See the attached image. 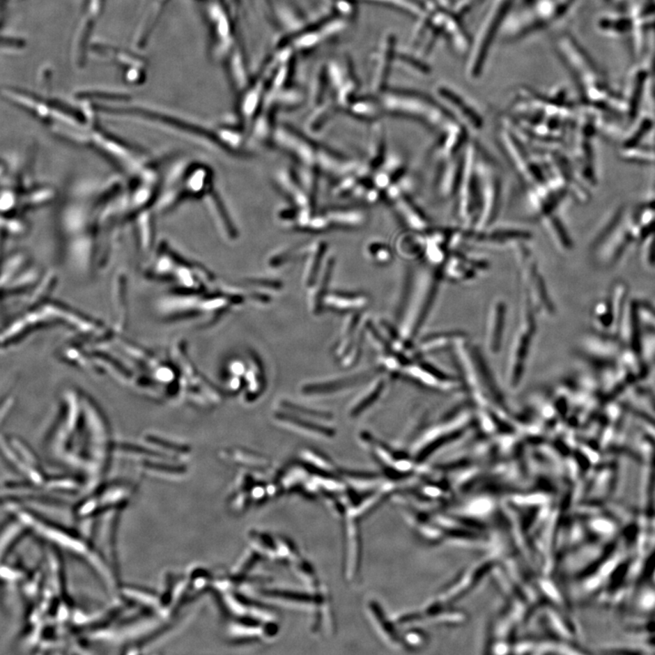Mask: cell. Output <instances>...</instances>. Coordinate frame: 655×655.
<instances>
[{
	"label": "cell",
	"instance_id": "obj_4",
	"mask_svg": "<svg viewBox=\"0 0 655 655\" xmlns=\"http://www.w3.org/2000/svg\"><path fill=\"white\" fill-rule=\"evenodd\" d=\"M478 145L469 141L463 153V171L455 198V216L461 229L472 231L476 222L475 160Z\"/></svg>",
	"mask_w": 655,
	"mask_h": 655
},
{
	"label": "cell",
	"instance_id": "obj_21",
	"mask_svg": "<svg viewBox=\"0 0 655 655\" xmlns=\"http://www.w3.org/2000/svg\"><path fill=\"white\" fill-rule=\"evenodd\" d=\"M365 378H367V375L360 374L344 380H330V382L316 384L312 383L311 385L305 386L303 392L308 395L330 394V392H337L353 388V387H356L357 384L362 383Z\"/></svg>",
	"mask_w": 655,
	"mask_h": 655
},
{
	"label": "cell",
	"instance_id": "obj_30",
	"mask_svg": "<svg viewBox=\"0 0 655 655\" xmlns=\"http://www.w3.org/2000/svg\"><path fill=\"white\" fill-rule=\"evenodd\" d=\"M652 125H653V122L648 120V118L642 121L641 125L635 130V132L631 134V135L628 137V139H625L624 148L638 146L640 141H642V138L646 135V133L650 130Z\"/></svg>",
	"mask_w": 655,
	"mask_h": 655
},
{
	"label": "cell",
	"instance_id": "obj_20",
	"mask_svg": "<svg viewBox=\"0 0 655 655\" xmlns=\"http://www.w3.org/2000/svg\"><path fill=\"white\" fill-rule=\"evenodd\" d=\"M426 241L424 232L410 231L406 232L399 238L397 240V251L403 257L409 260H417L424 258Z\"/></svg>",
	"mask_w": 655,
	"mask_h": 655
},
{
	"label": "cell",
	"instance_id": "obj_27",
	"mask_svg": "<svg viewBox=\"0 0 655 655\" xmlns=\"http://www.w3.org/2000/svg\"><path fill=\"white\" fill-rule=\"evenodd\" d=\"M622 157L634 162L655 163V148H639L638 146L625 148Z\"/></svg>",
	"mask_w": 655,
	"mask_h": 655
},
{
	"label": "cell",
	"instance_id": "obj_18",
	"mask_svg": "<svg viewBox=\"0 0 655 655\" xmlns=\"http://www.w3.org/2000/svg\"><path fill=\"white\" fill-rule=\"evenodd\" d=\"M541 219H543V224L546 233L552 240L553 245L560 252H567L571 251L573 248V241H571L570 235H569L567 229H565L562 219L555 213L543 217Z\"/></svg>",
	"mask_w": 655,
	"mask_h": 655
},
{
	"label": "cell",
	"instance_id": "obj_29",
	"mask_svg": "<svg viewBox=\"0 0 655 655\" xmlns=\"http://www.w3.org/2000/svg\"><path fill=\"white\" fill-rule=\"evenodd\" d=\"M302 248L300 249H284L282 251L274 253L269 259V265L270 268H281L285 266L294 260L299 254H302Z\"/></svg>",
	"mask_w": 655,
	"mask_h": 655
},
{
	"label": "cell",
	"instance_id": "obj_15",
	"mask_svg": "<svg viewBox=\"0 0 655 655\" xmlns=\"http://www.w3.org/2000/svg\"><path fill=\"white\" fill-rule=\"evenodd\" d=\"M370 299L364 293H330L324 299L323 305L335 311H358L368 305Z\"/></svg>",
	"mask_w": 655,
	"mask_h": 655
},
{
	"label": "cell",
	"instance_id": "obj_12",
	"mask_svg": "<svg viewBox=\"0 0 655 655\" xmlns=\"http://www.w3.org/2000/svg\"><path fill=\"white\" fill-rule=\"evenodd\" d=\"M463 153L438 163L439 168L437 169L434 186L440 199H448L455 196L463 171Z\"/></svg>",
	"mask_w": 655,
	"mask_h": 655
},
{
	"label": "cell",
	"instance_id": "obj_13",
	"mask_svg": "<svg viewBox=\"0 0 655 655\" xmlns=\"http://www.w3.org/2000/svg\"><path fill=\"white\" fill-rule=\"evenodd\" d=\"M276 186L293 202L295 207L302 210H314L315 202L307 194L300 185L296 174L290 171H282L276 175Z\"/></svg>",
	"mask_w": 655,
	"mask_h": 655
},
{
	"label": "cell",
	"instance_id": "obj_6",
	"mask_svg": "<svg viewBox=\"0 0 655 655\" xmlns=\"http://www.w3.org/2000/svg\"><path fill=\"white\" fill-rule=\"evenodd\" d=\"M532 239V232L517 226H490L481 231L464 229L463 244L475 248H517Z\"/></svg>",
	"mask_w": 655,
	"mask_h": 655
},
{
	"label": "cell",
	"instance_id": "obj_22",
	"mask_svg": "<svg viewBox=\"0 0 655 655\" xmlns=\"http://www.w3.org/2000/svg\"><path fill=\"white\" fill-rule=\"evenodd\" d=\"M384 387H385V383L382 379L376 380L372 383L351 403L349 408V415L350 416H357L363 410L367 409L371 404L379 398Z\"/></svg>",
	"mask_w": 655,
	"mask_h": 655
},
{
	"label": "cell",
	"instance_id": "obj_28",
	"mask_svg": "<svg viewBox=\"0 0 655 655\" xmlns=\"http://www.w3.org/2000/svg\"><path fill=\"white\" fill-rule=\"evenodd\" d=\"M646 79H647V73L645 71H641L636 77L629 107L630 117L632 118H635L637 112H638L640 101H641L642 93H644Z\"/></svg>",
	"mask_w": 655,
	"mask_h": 655
},
{
	"label": "cell",
	"instance_id": "obj_1",
	"mask_svg": "<svg viewBox=\"0 0 655 655\" xmlns=\"http://www.w3.org/2000/svg\"><path fill=\"white\" fill-rule=\"evenodd\" d=\"M378 101L383 112L413 118L436 132H442L456 122H460L443 104L417 92L395 89L384 91Z\"/></svg>",
	"mask_w": 655,
	"mask_h": 655
},
{
	"label": "cell",
	"instance_id": "obj_8",
	"mask_svg": "<svg viewBox=\"0 0 655 655\" xmlns=\"http://www.w3.org/2000/svg\"><path fill=\"white\" fill-rule=\"evenodd\" d=\"M385 194L395 213L410 231L424 232L430 229L427 217L410 198L403 187L399 186L397 183H393L385 190Z\"/></svg>",
	"mask_w": 655,
	"mask_h": 655
},
{
	"label": "cell",
	"instance_id": "obj_16",
	"mask_svg": "<svg viewBox=\"0 0 655 655\" xmlns=\"http://www.w3.org/2000/svg\"><path fill=\"white\" fill-rule=\"evenodd\" d=\"M332 228L357 229L367 222V214L357 208H332L324 213Z\"/></svg>",
	"mask_w": 655,
	"mask_h": 655
},
{
	"label": "cell",
	"instance_id": "obj_3",
	"mask_svg": "<svg viewBox=\"0 0 655 655\" xmlns=\"http://www.w3.org/2000/svg\"><path fill=\"white\" fill-rule=\"evenodd\" d=\"M514 1L515 0H495L485 17L475 40H473L467 63V73L472 79L481 75L491 45L495 40L496 35L501 32L503 22L513 7Z\"/></svg>",
	"mask_w": 655,
	"mask_h": 655
},
{
	"label": "cell",
	"instance_id": "obj_19",
	"mask_svg": "<svg viewBox=\"0 0 655 655\" xmlns=\"http://www.w3.org/2000/svg\"><path fill=\"white\" fill-rule=\"evenodd\" d=\"M334 261L332 258L327 259L321 270V277H318L316 282L311 286V293L309 296V305L314 314H318L323 308L324 299L327 295V288L332 278V268Z\"/></svg>",
	"mask_w": 655,
	"mask_h": 655
},
{
	"label": "cell",
	"instance_id": "obj_9",
	"mask_svg": "<svg viewBox=\"0 0 655 655\" xmlns=\"http://www.w3.org/2000/svg\"><path fill=\"white\" fill-rule=\"evenodd\" d=\"M487 268L486 261L470 257L463 252L452 251L438 270L443 279L463 282L475 278L479 272L486 270Z\"/></svg>",
	"mask_w": 655,
	"mask_h": 655
},
{
	"label": "cell",
	"instance_id": "obj_26",
	"mask_svg": "<svg viewBox=\"0 0 655 655\" xmlns=\"http://www.w3.org/2000/svg\"><path fill=\"white\" fill-rule=\"evenodd\" d=\"M366 253H367L371 260L376 263L386 264L392 260V251L387 244L380 242V241H372L366 247Z\"/></svg>",
	"mask_w": 655,
	"mask_h": 655
},
{
	"label": "cell",
	"instance_id": "obj_24",
	"mask_svg": "<svg viewBox=\"0 0 655 655\" xmlns=\"http://www.w3.org/2000/svg\"><path fill=\"white\" fill-rule=\"evenodd\" d=\"M279 406L281 407L285 413L302 417V418L312 419V421H330V419L332 418V415H330V413L321 412V410L306 409V408L302 406V405L287 400H282L281 403H279Z\"/></svg>",
	"mask_w": 655,
	"mask_h": 655
},
{
	"label": "cell",
	"instance_id": "obj_14",
	"mask_svg": "<svg viewBox=\"0 0 655 655\" xmlns=\"http://www.w3.org/2000/svg\"><path fill=\"white\" fill-rule=\"evenodd\" d=\"M274 419L284 427L291 429L300 433H305L306 436L325 438V439L335 436V431L332 428L316 424V422H312V419L302 418V417L291 415V413H276L274 415Z\"/></svg>",
	"mask_w": 655,
	"mask_h": 655
},
{
	"label": "cell",
	"instance_id": "obj_17",
	"mask_svg": "<svg viewBox=\"0 0 655 655\" xmlns=\"http://www.w3.org/2000/svg\"><path fill=\"white\" fill-rule=\"evenodd\" d=\"M489 324H488V342L493 353L500 350L501 339L504 330L506 305L502 300L494 302L491 309Z\"/></svg>",
	"mask_w": 655,
	"mask_h": 655
},
{
	"label": "cell",
	"instance_id": "obj_31",
	"mask_svg": "<svg viewBox=\"0 0 655 655\" xmlns=\"http://www.w3.org/2000/svg\"><path fill=\"white\" fill-rule=\"evenodd\" d=\"M601 26L603 29H611L615 31H627L632 28V22L630 20H601Z\"/></svg>",
	"mask_w": 655,
	"mask_h": 655
},
{
	"label": "cell",
	"instance_id": "obj_25",
	"mask_svg": "<svg viewBox=\"0 0 655 655\" xmlns=\"http://www.w3.org/2000/svg\"><path fill=\"white\" fill-rule=\"evenodd\" d=\"M365 1L379 3L398 10L412 14L413 16L421 17L424 13L425 8L417 0H365Z\"/></svg>",
	"mask_w": 655,
	"mask_h": 655
},
{
	"label": "cell",
	"instance_id": "obj_5",
	"mask_svg": "<svg viewBox=\"0 0 655 655\" xmlns=\"http://www.w3.org/2000/svg\"><path fill=\"white\" fill-rule=\"evenodd\" d=\"M498 141L509 162L522 180L526 189L546 183V175L537 157L523 147L513 129L503 127L498 132Z\"/></svg>",
	"mask_w": 655,
	"mask_h": 655
},
{
	"label": "cell",
	"instance_id": "obj_11",
	"mask_svg": "<svg viewBox=\"0 0 655 655\" xmlns=\"http://www.w3.org/2000/svg\"><path fill=\"white\" fill-rule=\"evenodd\" d=\"M438 92L443 101V105L461 124L475 130L482 129L484 124V118L465 98L448 87H442Z\"/></svg>",
	"mask_w": 655,
	"mask_h": 655
},
{
	"label": "cell",
	"instance_id": "obj_2",
	"mask_svg": "<svg viewBox=\"0 0 655 655\" xmlns=\"http://www.w3.org/2000/svg\"><path fill=\"white\" fill-rule=\"evenodd\" d=\"M476 222L472 231L493 224L500 210L502 178L495 163L478 146L475 160Z\"/></svg>",
	"mask_w": 655,
	"mask_h": 655
},
{
	"label": "cell",
	"instance_id": "obj_10",
	"mask_svg": "<svg viewBox=\"0 0 655 655\" xmlns=\"http://www.w3.org/2000/svg\"><path fill=\"white\" fill-rule=\"evenodd\" d=\"M439 134V139L431 153V160L437 164L460 155L470 141L468 130L461 122H456Z\"/></svg>",
	"mask_w": 655,
	"mask_h": 655
},
{
	"label": "cell",
	"instance_id": "obj_7",
	"mask_svg": "<svg viewBox=\"0 0 655 655\" xmlns=\"http://www.w3.org/2000/svg\"><path fill=\"white\" fill-rule=\"evenodd\" d=\"M276 147L290 154L300 166L316 169L318 150L321 146L297 130L285 125L276 126L272 141Z\"/></svg>",
	"mask_w": 655,
	"mask_h": 655
},
{
	"label": "cell",
	"instance_id": "obj_23",
	"mask_svg": "<svg viewBox=\"0 0 655 655\" xmlns=\"http://www.w3.org/2000/svg\"><path fill=\"white\" fill-rule=\"evenodd\" d=\"M348 111L360 120L374 121L383 112L379 101L362 100L351 101L348 105Z\"/></svg>",
	"mask_w": 655,
	"mask_h": 655
}]
</instances>
